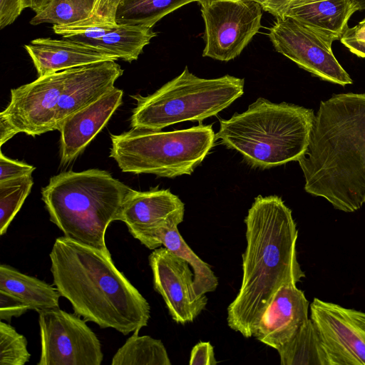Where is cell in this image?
<instances>
[{"instance_id":"1","label":"cell","mask_w":365,"mask_h":365,"mask_svg":"<svg viewBox=\"0 0 365 365\" xmlns=\"http://www.w3.org/2000/svg\"><path fill=\"white\" fill-rule=\"evenodd\" d=\"M307 192L353 212L365 203V93L322 101L309 143L297 160Z\"/></svg>"},{"instance_id":"2","label":"cell","mask_w":365,"mask_h":365,"mask_svg":"<svg viewBox=\"0 0 365 365\" xmlns=\"http://www.w3.org/2000/svg\"><path fill=\"white\" fill-rule=\"evenodd\" d=\"M242 279L227 307L230 328L250 338L277 289L305 277L297 260L298 230L292 210L277 195H258L245 219Z\"/></svg>"},{"instance_id":"3","label":"cell","mask_w":365,"mask_h":365,"mask_svg":"<svg viewBox=\"0 0 365 365\" xmlns=\"http://www.w3.org/2000/svg\"><path fill=\"white\" fill-rule=\"evenodd\" d=\"M49 257L53 284L86 322L124 335L148 325V302L117 269L108 250L63 236L56 239Z\"/></svg>"},{"instance_id":"4","label":"cell","mask_w":365,"mask_h":365,"mask_svg":"<svg viewBox=\"0 0 365 365\" xmlns=\"http://www.w3.org/2000/svg\"><path fill=\"white\" fill-rule=\"evenodd\" d=\"M123 73L115 61H105L38 76L11 90L0 117L18 133L36 136L59 130L66 118L113 88Z\"/></svg>"},{"instance_id":"5","label":"cell","mask_w":365,"mask_h":365,"mask_svg":"<svg viewBox=\"0 0 365 365\" xmlns=\"http://www.w3.org/2000/svg\"><path fill=\"white\" fill-rule=\"evenodd\" d=\"M314 116L312 109L259 98L243 113L221 119L215 139L239 152L252 167L267 169L299 159Z\"/></svg>"},{"instance_id":"6","label":"cell","mask_w":365,"mask_h":365,"mask_svg":"<svg viewBox=\"0 0 365 365\" xmlns=\"http://www.w3.org/2000/svg\"><path fill=\"white\" fill-rule=\"evenodd\" d=\"M131 188L108 172L89 169L51 178L41 189L50 220L77 242L108 250L106 231Z\"/></svg>"},{"instance_id":"7","label":"cell","mask_w":365,"mask_h":365,"mask_svg":"<svg viewBox=\"0 0 365 365\" xmlns=\"http://www.w3.org/2000/svg\"><path fill=\"white\" fill-rule=\"evenodd\" d=\"M244 93V79L225 75L202 78L187 66L181 74L147 96H133L136 106L130 117L132 129L160 131L187 120L216 115Z\"/></svg>"},{"instance_id":"8","label":"cell","mask_w":365,"mask_h":365,"mask_svg":"<svg viewBox=\"0 0 365 365\" xmlns=\"http://www.w3.org/2000/svg\"><path fill=\"white\" fill-rule=\"evenodd\" d=\"M110 157L122 172L173 178L190 175L213 147L212 125L163 132L131 129L111 134Z\"/></svg>"},{"instance_id":"9","label":"cell","mask_w":365,"mask_h":365,"mask_svg":"<svg viewBox=\"0 0 365 365\" xmlns=\"http://www.w3.org/2000/svg\"><path fill=\"white\" fill-rule=\"evenodd\" d=\"M205 22L204 57L229 61L261 28L262 8L250 0H198Z\"/></svg>"},{"instance_id":"10","label":"cell","mask_w":365,"mask_h":365,"mask_svg":"<svg viewBox=\"0 0 365 365\" xmlns=\"http://www.w3.org/2000/svg\"><path fill=\"white\" fill-rule=\"evenodd\" d=\"M38 365H101V342L86 322L58 308L41 311Z\"/></svg>"},{"instance_id":"11","label":"cell","mask_w":365,"mask_h":365,"mask_svg":"<svg viewBox=\"0 0 365 365\" xmlns=\"http://www.w3.org/2000/svg\"><path fill=\"white\" fill-rule=\"evenodd\" d=\"M275 50L312 75L344 86L353 81L334 56L333 41L289 17L277 18L269 29Z\"/></svg>"},{"instance_id":"12","label":"cell","mask_w":365,"mask_h":365,"mask_svg":"<svg viewBox=\"0 0 365 365\" xmlns=\"http://www.w3.org/2000/svg\"><path fill=\"white\" fill-rule=\"evenodd\" d=\"M310 314L329 365H365V312L314 298Z\"/></svg>"},{"instance_id":"13","label":"cell","mask_w":365,"mask_h":365,"mask_svg":"<svg viewBox=\"0 0 365 365\" xmlns=\"http://www.w3.org/2000/svg\"><path fill=\"white\" fill-rule=\"evenodd\" d=\"M184 214V203L169 190L130 189L116 220L123 222L129 232L142 245L155 250L162 246V232L178 226L183 220Z\"/></svg>"},{"instance_id":"14","label":"cell","mask_w":365,"mask_h":365,"mask_svg":"<svg viewBox=\"0 0 365 365\" xmlns=\"http://www.w3.org/2000/svg\"><path fill=\"white\" fill-rule=\"evenodd\" d=\"M153 287L163 297L170 315L177 324L192 322L205 309L207 297L194 288V273L189 263L165 247L148 257Z\"/></svg>"},{"instance_id":"15","label":"cell","mask_w":365,"mask_h":365,"mask_svg":"<svg viewBox=\"0 0 365 365\" xmlns=\"http://www.w3.org/2000/svg\"><path fill=\"white\" fill-rule=\"evenodd\" d=\"M309 306L296 284L280 287L264 310L253 336L277 351L308 321Z\"/></svg>"},{"instance_id":"16","label":"cell","mask_w":365,"mask_h":365,"mask_svg":"<svg viewBox=\"0 0 365 365\" xmlns=\"http://www.w3.org/2000/svg\"><path fill=\"white\" fill-rule=\"evenodd\" d=\"M123 91L114 87L64 120L60 127L61 163L75 160L107 124L121 105Z\"/></svg>"},{"instance_id":"17","label":"cell","mask_w":365,"mask_h":365,"mask_svg":"<svg viewBox=\"0 0 365 365\" xmlns=\"http://www.w3.org/2000/svg\"><path fill=\"white\" fill-rule=\"evenodd\" d=\"M38 76L118 58L93 46L68 38H38L24 45Z\"/></svg>"},{"instance_id":"18","label":"cell","mask_w":365,"mask_h":365,"mask_svg":"<svg viewBox=\"0 0 365 365\" xmlns=\"http://www.w3.org/2000/svg\"><path fill=\"white\" fill-rule=\"evenodd\" d=\"M352 0H294L285 16L332 41L340 40L356 12Z\"/></svg>"},{"instance_id":"19","label":"cell","mask_w":365,"mask_h":365,"mask_svg":"<svg viewBox=\"0 0 365 365\" xmlns=\"http://www.w3.org/2000/svg\"><path fill=\"white\" fill-rule=\"evenodd\" d=\"M0 290L18 297L37 312L59 307L61 294L56 288L8 264L0 266Z\"/></svg>"},{"instance_id":"20","label":"cell","mask_w":365,"mask_h":365,"mask_svg":"<svg viewBox=\"0 0 365 365\" xmlns=\"http://www.w3.org/2000/svg\"><path fill=\"white\" fill-rule=\"evenodd\" d=\"M156 36L152 29L118 24L101 37L85 43L127 62L137 60L145 46Z\"/></svg>"},{"instance_id":"21","label":"cell","mask_w":365,"mask_h":365,"mask_svg":"<svg viewBox=\"0 0 365 365\" xmlns=\"http://www.w3.org/2000/svg\"><path fill=\"white\" fill-rule=\"evenodd\" d=\"M277 352L282 365H329L319 332L311 319Z\"/></svg>"},{"instance_id":"22","label":"cell","mask_w":365,"mask_h":365,"mask_svg":"<svg viewBox=\"0 0 365 365\" xmlns=\"http://www.w3.org/2000/svg\"><path fill=\"white\" fill-rule=\"evenodd\" d=\"M198 0H123L118 6L117 24L139 26L148 29L167 14Z\"/></svg>"},{"instance_id":"23","label":"cell","mask_w":365,"mask_h":365,"mask_svg":"<svg viewBox=\"0 0 365 365\" xmlns=\"http://www.w3.org/2000/svg\"><path fill=\"white\" fill-rule=\"evenodd\" d=\"M133 332L113 356L112 365H170L168 352L160 339Z\"/></svg>"},{"instance_id":"24","label":"cell","mask_w":365,"mask_h":365,"mask_svg":"<svg viewBox=\"0 0 365 365\" xmlns=\"http://www.w3.org/2000/svg\"><path fill=\"white\" fill-rule=\"evenodd\" d=\"M162 245L183 258L192 267L194 273V288L199 295L215 291L218 279L210 266L202 261L187 245L178 226L164 230L160 236Z\"/></svg>"},{"instance_id":"25","label":"cell","mask_w":365,"mask_h":365,"mask_svg":"<svg viewBox=\"0 0 365 365\" xmlns=\"http://www.w3.org/2000/svg\"><path fill=\"white\" fill-rule=\"evenodd\" d=\"M96 0H51L46 8L31 19V25H66L89 19Z\"/></svg>"},{"instance_id":"26","label":"cell","mask_w":365,"mask_h":365,"mask_svg":"<svg viewBox=\"0 0 365 365\" xmlns=\"http://www.w3.org/2000/svg\"><path fill=\"white\" fill-rule=\"evenodd\" d=\"M34 185L31 175L0 182V235L8 227L23 205Z\"/></svg>"},{"instance_id":"27","label":"cell","mask_w":365,"mask_h":365,"mask_svg":"<svg viewBox=\"0 0 365 365\" xmlns=\"http://www.w3.org/2000/svg\"><path fill=\"white\" fill-rule=\"evenodd\" d=\"M30 356L25 336L1 320L0 365H24Z\"/></svg>"},{"instance_id":"28","label":"cell","mask_w":365,"mask_h":365,"mask_svg":"<svg viewBox=\"0 0 365 365\" xmlns=\"http://www.w3.org/2000/svg\"><path fill=\"white\" fill-rule=\"evenodd\" d=\"M340 41L351 53L365 58V16L356 26L349 27Z\"/></svg>"},{"instance_id":"29","label":"cell","mask_w":365,"mask_h":365,"mask_svg":"<svg viewBox=\"0 0 365 365\" xmlns=\"http://www.w3.org/2000/svg\"><path fill=\"white\" fill-rule=\"evenodd\" d=\"M36 168L25 163L14 160L0 153V182L31 175Z\"/></svg>"},{"instance_id":"30","label":"cell","mask_w":365,"mask_h":365,"mask_svg":"<svg viewBox=\"0 0 365 365\" xmlns=\"http://www.w3.org/2000/svg\"><path fill=\"white\" fill-rule=\"evenodd\" d=\"M30 309L29 307L18 297L0 290V319L10 322Z\"/></svg>"},{"instance_id":"31","label":"cell","mask_w":365,"mask_h":365,"mask_svg":"<svg viewBox=\"0 0 365 365\" xmlns=\"http://www.w3.org/2000/svg\"><path fill=\"white\" fill-rule=\"evenodd\" d=\"M123 0H96L92 16L85 21L117 25L115 19L118 4Z\"/></svg>"},{"instance_id":"32","label":"cell","mask_w":365,"mask_h":365,"mask_svg":"<svg viewBox=\"0 0 365 365\" xmlns=\"http://www.w3.org/2000/svg\"><path fill=\"white\" fill-rule=\"evenodd\" d=\"M27 7L29 0H0V29L13 24Z\"/></svg>"},{"instance_id":"33","label":"cell","mask_w":365,"mask_h":365,"mask_svg":"<svg viewBox=\"0 0 365 365\" xmlns=\"http://www.w3.org/2000/svg\"><path fill=\"white\" fill-rule=\"evenodd\" d=\"M217 361L214 348L209 341H200L195 345L190 352V365H215Z\"/></svg>"},{"instance_id":"34","label":"cell","mask_w":365,"mask_h":365,"mask_svg":"<svg viewBox=\"0 0 365 365\" xmlns=\"http://www.w3.org/2000/svg\"><path fill=\"white\" fill-rule=\"evenodd\" d=\"M257 3L262 10L270 13L276 19L284 18L294 0H250Z\"/></svg>"},{"instance_id":"35","label":"cell","mask_w":365,"mask_h":365,"mask_svg":"<svg viewBox=\"0 0 365 365\" xmlns=\"http://www.w3.org/2000/svg\"><path fill=\"white\" fill-rule=\"evenodd\" d=\"M15 128L4 118L0 117V145L17 134Z\"/></svg>"},{"instance_id":"36","label":"cell","mask_w":365,"mask_h":365,"mask_svg":"<svg viewBox=\"0 0 365 365\" xmlns=\"http://www.w3.org/2000/svg\"><path fill=\"white\" fill-rule=\"evenodd\" d=\"M51 0H29L30 8L38 14L43 11Z\"/></svg>"},{"instance_id":"37","label":"cell","mask_w":365,"mask_h":365,"mask_svg":"<svg viewBox=\"0 0 365 365\" xmlns=\"http://www.w3.org/2000/svg\"><path fill=\"white\" fill-rule=\"evenodd\" d=\"M357 11L365 10V0H352Z\"/></svg>"},{"instance_id":"38","label":"cell","mask_w":365,"mask_h":365,"mask_svg":"<svg viewBox=\"0 0 365 365\" xmlns=\"http://www.w3.org/2000/svg\"><path fill=\"white\" fill-rule=\"evenodd\" d=\"M227 1H239V0H227Z\"/></svg>"}]
</instances>
